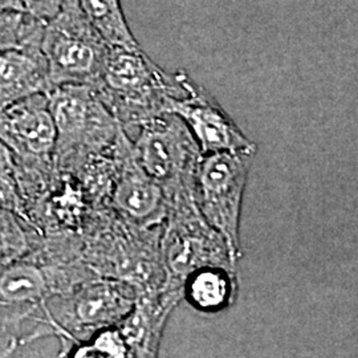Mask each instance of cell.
<instances>
[{
	"label": "cell",
	"mask_w": 358,
	"mask_h": 358,
	"mask_svg": "<svg viewBox=\"0 0 358 358\" xmlns=\"http://www.w3.org/2000/svg\"><path fill=\"white\" fill-rule=\"evenodd\" d=\"M0 137L17 161H55L57 128L48 93L31 96L3 109Z\"/></svg>",
	"instance_id": "8fae6325"
},
{
	"label": "cell",
	"mask_w": 358,
	"mask_h": 358,
	"mask_svg": "<svg viewBox=\"0 0 358 358\" xmlns=\"http://www.w3.org/2000/svg\"><path fill=\"white\" fill-rule=\"evenodd\" d=\"M53 90L43 48L6 50L0 56V106H7Z\"/></svg>",
	"instance_id": "4fadbf2b"
},
{
	"label": "cell",
	"mask_w": 358,
	"mask_h": 358,
	"mask_svg": "<svg viewBox=\"0 0 358 358\" xmlns=\"http://www.w3.org/2000/svg\"><path fill=\"white\" fill-rule=\"evenodd\" d=\"M161 255L166 272L165 285L183 287L192 271L207 264L235 268L226 239L208 224L194 201L192 190L180 192L170 201Z\"/></svg>",
	"instance_id": "8992f818"
},
{
	"label": "cell",
	"mask_w": 358,
	"mask_h": 358,
	"mask_svg": "<svg viewBox=\"0 0 358 358\" xmlns=\"http://www.w3.org/2000/svg\"><path fill=\"white\" fill-rule=\"evenodd\" d=\"M57 128V167L113 149L122 125L90 85L65 84L48 93Z\"/></svg>",
	"instance_id": "7a4b0ae2"
},
{
	"label": "cell",
	"mask_w": 358,
	"mask_h": 358,
	"mask_svg": "<svg viewBox=\"0 0 358 358\" xmlns=\"http://www.w3.org/2000/svg\"><path fill=\"white\" fill-rule=\"evenodd\" d=\"M131 140L137 164L159 182L171 201L192 190V178L201 158L199 146L185 121L174 113H162L141 122Z\"/></svg>",
	"instance_id": "52a82bcc"
},
{
	"label": "cell",
	"mask_w": 358,
	"mask_h": 358,
	"mask_svg": "<svg viewBox=\"0 0 358 358\" xmlns=\"http://www.w3.org/2000/svg\"><path fill=\"white\" fill-rule=\"evenodd\" d=\"M109 45L140 47L128 26L121 0H78Z\"/></svg>",
	"instance_id": "9a60e30c"
},
{
	"label": "cell",
	"mask_w": 358,
	"mask_h": 358,
	"mask_svg": "<svg viewBox=\"0 0 358 358\" xmlns=\"http://www.w3.org/2000/svg\"><path fill=\"white\" fill-rule=\"evenodd\" d=\"M94 90L128 130L167 113L169 100L180 96L185 87L180 72L167 75L140 47L110 45Z\"/></svg>",
	"instance_id": "6da1fadb"
},
{
	"label": "cell",
	"mask_w": 358,
	"mask_h": 358,
	"mask_svg": "<svg viewBox=\"0 0 358 358\" xmlns=\"http://www.w3.org/2000/svg\"><path fill=\"white\" fill-rule=\"evenodd\" d=\"M1 11H26L24 0H0Z\"/></svg>",
	"instance_id": "ffe728a7"
},
{
	"label": "cell",
	"mask_w": 358,
	"mask_h": 358,
	"mask_svg": "<svg viewBox=\"0 0 358 358\" xmlns=\"http://www.w3.org/2000/svg\"><path fill=\"white\" fill-rule=\"evenodd\" d=\"M141 289L133 282L97 278L77 284L66 294H57L60 301L51 309L44 303V322L48 334L60 338L63 349L85 340L103 328L115 327L133 310Z\"/></svg>",
	"instance_id": "3957f363"
},
{
	"label": "cell",
	"mask_w": 358,
	"mask_h": 358,
	"mask_svg": "<svg viewBox=\"0 0 358 358\" xmlns=\"http://www.w3.org/2000/svg\"><path fill=\"white\" fill-rule=\"evenodd\" d=\"M1 267L24 259L32 250L27 236V223L13 211L1 208Z\"/></svg>",
	"instance_id": "ac0fdd59"
},
{
	"label": "cell",
	"mask_w": 358,
	"mask_h": 358,
	"mask_svg": "<svg viewBox=\"0 0 358 358\" xmlns=\"http://www.w3.org/2000/svg\"><path fill=\"white\" fill-rule=\"evenodd\" d=\"M185 92L171 97L167 113L179 115L190 129L202 154L219 152H254L256 145L244 136L230 115L202 87L180 71Z\"/></svg>",
	"instance_id": "ba28073f"
},
{
	"label": "cell",
	"mask_w": 358,
	"mask_h": 358,
	"mask_svg": "<svg viewBox=\"0 0 358 358\" xmlns=\"http://www.w3.org/2000/svg\"><path fill=\"white\" fill-rule=\"evenodd\" d=\"M55 294L50 269L31 260H17L1 267V357L10 356L20 344L19 333L27 319L35 320L36 312Z\"/></svg>",
	"instance_id": "9c48e42d"
},
{
	"label": "cell",
	"mask_w": 358,
	"mask_h": 358,
	"mask_svg": "<svg viewBox=\"0 0 358 358\" xmlns=\"http://www.w3.org/2000/svg\"><path fill=\"white\" fill-rule=\"evenodd\" d=\"M238 288L235 268L207 264L185 279L183 299L198 312L217 313L234 304Z\"/></svg>",
	"instance_id": "5bb4252c"
},
{
	"label": "cell",
	"mask_w": 358,
	"mask_h": 358,
	"mask_svg": "<svg viewBox=\"0 0 358 358\" xmlns=\"http://www.w3.org/2000/svg\"><path fill=\"white\" fill-rule=\"evenodd\" d=\"M60 357L127 358L130 356L128 343L118 325L103 328L85 340H78L62 349Z\"/></svg>",
	"instance_id": "e0dca14e"
},
{
	"label": "cell",
	"mask_w": 358,
	"mask_h": 358,
	"mask_svg": "<svg viewBox=\"0 0 358 358\" xmlns=\"http://www.w3.org/2000/svg\"><path fill=\"white\" fill-rule=\"evenodd\" d=\"M109 47L80 1L64 0L60 11L47 22L43 40L53 88L65 84L94 88L100 81Z\"/></svg>",
	"instance_id": "277c9868"
},
{
	"label": "cell",
	"mask_w": 358,
	"mask_h": 358,
	"mask_svg": "<svg viewBox=\"0 0 358 358\" xmlns=\"http://www.w3.org/2000/svg\"><path fill=\"white\" fill-rule=\"evenodd\" d=\"M47 22L28 11H1V51L43 48Z\"/></svg>",
	"instance_id": "2e32d148"
},
{
	"label": "cell",
	"mask_w": 358,
	"mask_h": 358,
	"mask_svg": "<svg viewBox=\"0 0 358 358\" xmlns=\"http://www.w3.org/2000/svg\"><path fill=\"white\" fill-rule=\"evenodd\" d=\"M182 299L183 287L164 285L141 294L133 310L118 324L131 357H157L167 317Z\"/></svg>",
	"instance_id": "7c38bea8"
},
{
	"label": "cell",
	"mask_w": 358,
	"mask_h": 358,
	"mask_svg": "<svg viewBox=\"0 0 358 358\" xmlns=\"http://www.w3.org/2000/svg\"><path fill=\"white\" fill-rule=\"evenodd\" d=\"M64 0H24L26 11L43 20H50L60 11Z\"/></svg>",
	"instance_id": "d6986e66"
},
{
	"label": "cell",
	"mask_w": 358,
	"mask_h": 358,
	"mask_svg": "<svg viewBox=\"0 0 358 358\" xmlns=\"http://www.w3.org/2000/svg\"><path fill=\"white\" fill-rule=\"evenodd\" d=\"M110 205L115 214L143 227L161 226L170 210L165 187L137 164L125 129L120 138L118 173Z\"/></svg>",
	"instance_id": "30bf717a"
},
{
	"label": "cell",
	"mask_w": 358,
	"mask_h": 358,
	"mask_svg": "<svg viewBox=\"0 0 358 358\" xmlns=\"http://www.w3.org/2000/svg\"><path fill=\"white\" fill-rule=\"evenodd\" d=\"M254 152L202 154L192 178V195L201 214L226 239L235 262L241 251L243 196Z\"/></svg>",
	"instance_id": "5b68a950"
}]
</instances>
